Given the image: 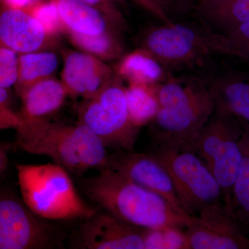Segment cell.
Returning a JSON list of instances; mask_svg holds the SVG:
<instances>
[{
    "instance_id": "obj_1",
    "label": "cell",
    "mask_w": 249,
    "mask_h": 249,
    "mask_svg": "<svg viewBox=\"0 0 249 249\" xmlns=\"http://www.w3.org/2000/svg\"><path fill=\"white\" fill-rule=\"evenodd\" d=\"M160 109L148 124L157 148L192 152L214 111L209 85L199 77L168 78L157 84Z\"/></svg>"
},
{
    "instance_id": "obj_2",
    "label": "cell",
    "mask_w": 249,
    "mask_h": 249,
    "mask_svg": "<svg viewBox=\"0 0 249 249\" xmlns=\"http://www.w3.org/2000/svg\"><path fill=\"white\" fill-rule=\"evenodd\" d=\"M16 130L14 147L31 155L48 157L76 175L107 167V147L92 131L80 121L74 124L49 119L22 121Z\"/></svg>"
},
{
    "instance_id": "obj_3",
    "label": "cell",
    "mask_w": 249,
    "mask_h": 249,
    "mask_svg": "<svg viewBox=\"0 0 249 249\" xmlns=\"http://www.w3.org/2000/svg\"><path fill=\"white\" fill-rule=\"evenodd\" d=\"M84 193L101 209L142 229H185L191 216L159 195L136 184L109 168L99 170L82 182Z\"/></svg>"
},
{
    "instance_id": "obj_4",
    "label": "cell",
    "mask_w": 249,
    "mask_h": 249,
    "mask_svg": "<svg viewBox=\"0 0 249 249\" xmlns=\"http://www.w3.org/2000/svg\"><path fill=\"white\" fill-rule=\"evenodd\" d=\"M22 199L47 220L86 219L98 209L84 202L68 171L55 163L16 165Z\"/></svg>"
},
{
    "instance_id": "obj_5",
    "label": "cell",
    "mask_w": 249,
    "mask_h": 249,
    "mask_svg": "<svg viewBox=\"0 0 249 249\" xmlns=\"http://www.w3.org/2000/svg\"><path fill=\"white\" fill-rule=\"evenodd\" d=\"M201 24L172 21L145 28L139 35V47L168 72L202 66L212 55H223V51L221 34Z\"/></svg>"
},
{
    "instance_id": "obj_6",
    "label": "cell",
    "mask_w": 249,
    "mask_h": 249,
    "mask_svg": "<svg viewBox=\"0 0 249 249\" xmlns=\"http://www.w3.org/2000/svg\"><path fill=\"white\" fill-rule=\"evenodd\" d=\"M126 87L117 75L78 107V121L89 127L106 147L132 151L139 132L129 119Z\"/></svg>"
},
{
    "instance_id": "obj_7",
    "label": "cell",
    "mask_w": 249,
    "mask_h": 249,
    "mask_svg": "<svg viewBox=\"0 0 249 249\" xmlns=\"http://www.w3.org/2000/svg\"><path fill=\"white\" fill-rule=\"evenodd\" d=\"M169 174L181 207L190 216L224 202L222 190L207 165L196 153L158 149L152 153Z\"/></svg>"
},
{
    "instance_id": "obj_8",
    "label": "cell",
    "mask_w": 249,
    "mask_h": 249,
    "mask_svg": "<svg viewBox=\"0 0 249 249\" xmlns=\"http://www.w3.org/2000/svg\"><path fill=\"white\" fill-rule=\"evenodd\" d=\"M60 235L11 191L0 189V249L60 247Z\"/></svg>"
},
{
    "instance_id": "obj_9",
    "label": "cell",
    "mask_w": 249,
    "mask_h": 249,
    "mask_svg": "<svg viewBox=\"0 0 249 249\" xmlns=\"http://www.w3.org/2000/svg\"><path fill=\"white\" fill-rule=\"evenodd\" d=\"M185 231L188 249H249V237L224 202L191 216Z\"/></svg>"
},
{
    "instance_id": "obj_10",
    "label": "cell",
    "mask_w": 249,
    "mask_h": 249,
    "mask_svg": "<svg viewBox=\"0 0 249 249\" xmlns=\"http://www.w3.org/2000/svg\"><path fill=\"white\" fill-rule=\"evenodd\" d=\"M143 229L131 225L101 209L84 219L76 247L83 249H144Z\"/></svg>"
},
{
    "instance_id": "obj_11",
    "label": "cell",
    "mask_w": 249,
    "mask_h": 249,
    "mask_svg": "<svg viewBox=\"0 0 249 249\" xmlns=\"http://www.w3.org/2000/svg\"><path fill=\"white\" fill-rule=\"evenodd\" d=\"M106 168L114 170L136 184L159 195L175 209L185 213L175 193L169 174L152 154L132 151L109 154Z\"/></svg>"
},
{
    "instance_id": "obj_12",
    "label": "cell",
    "mask_w": 249,
    "mask_h": 249,
    "mask_svg": "<svg viewBox=\"0 0 249 249\" xmlns=\"http://www.w3.org/2000/svg\"><path fill=\"white\" fill-rule=\"evenodd\" d=\"M52 35L27 8L6 5L0 11V46L18 54L52 50L56 45Z\"/></svg>"
},
{
    "instance_id": "obj_13",
    "label": "cell",
    "mask_w": 249,
    "mask_h": 249,
    "mask_svg": "<svg viewBox=\"0 0 249 249\" xmlns=\"http://www.w3.org/2000/svg\"><path fill=\"white\" fill-rule=\"evenodd\" d=\"M62 83L70 96L93 97L116 73L106 61L80 51H62Z\"/></svg>"
},
{
    "instance_id": "obj_14",
    "label": "cell",
    "mask_w": 249,
    "mask_h": 249,
    "mask_svg": "<svg viewBox=\"0 0 249 249\" xmlns=\"http://www.w3.org/2000/svg\"><path fill=\"white\" fill-rule=\"evenodd\" d=\"M64 34L99 35L124 28L98 8L81 0H53Z\"/></svg>"
},
{
    "instance_id": "obj_15",
    "label": "cell",
    "mask_w": 249,
    "mask_h": 249,
    "mask_svg": "<svg viewBox=\"0 0 249 249\" xmlns=\"http://www.w3.org/2000/svg\"><path fill=\"white\" fill-rule=\"evenodd\" d=\"M69 96L61 80L54 76L33 85L20 96L21 121L49 119L61 109Z\"/></svg>"
},
{
    "instance_id": "obj_16",
    "label": "cell",
    "mask_w": 249,
    "mask_h": 249,
    "mask_svg": "<svg viewBox=\"0 0 249 249\" xmlns=\"http://www.w3.org/2000/svg\"><path fill=\"white\" fill-rule=\"evenodd\" d=\"M214 110L228 113L249 124V77L226 75L209 85Z\"/></svg>"
},
{
    "instance_id": "obj_17",
    "label": "cell",
    "mask_w": 249,
    "mask_h": 249,
    "mask_svg": "<svg viewBox=\"0 0 249 249\" xmlns=\"http://www.w3.org/2000/svg\"><path fill=\"white\" fill-rule=\"evenodd\" d=\"M201 22L224 34L249 19V0H199L196 6Z\"/></svg>"
},
{
    "instance_id": "obj_18",
    "label": "cell",
    "mask_w": 249,
    "mask_h": 249,
    "mask_svg": "<svg viewBox=\"0 0 249 249\" xmlns=\"http://www.w3.org/2000/svg\"><path fill=\"white\" fill-rule=\"evenodd\" d=\"M114 70L128 85L158 84L164 81L170 73L150 52L140 47L124 54Z\"/></svg>"
},
{
    "instance_id": "obj_19",
    "label": "cell",
    "mask_w": 249,
    "mask_h": 249,
    "mask_svg": "<svg viewBox=\"0 0 249 249\" xmlns=\"http://www.w3.org/2000/svg\"><path fill=\"white\" fill-rule=\"evenodd\" d=\"M242 133V131L224 141L208 166L222 190L224 204L230 209L232 186L242 164L240 144Z\"/></svg>"
},
{
    "instance_id": "obj_20",
    "label": "cell",
    "mask_w": 249,
    "mask_h": 249,
    "mask_svg": "<svg viewBox=\"0 0 249 249\" xmlns=\"http://www.w3.org/2000/svg\"><path fill=\"white\" fill-rule=\"evenodd\" d=\"M58 57L52 50L18 54V76L16 93L20 97L30 87L53 76L58 70Z\"/></svg>"
},
{
    "instance_id": "obj_21",
    "label": "cell",
    "mask_w": 249,
    "mask_h": 249,
    "mask_svg": "<svg viewBox=\"0 0 249 249\" xmlns=\"http://www.w3.org/2000/svg\"><path fill=\"white\" fill-rule=\"evenodd\" d=\"M242 164L232 186L231 209L242 227H249V124L240 120Z\"/></svg>"
},
{
    "instance_id": "obj_22",
    "label": "cell",
    "mask_w": 249,
    "mask_h": 249,
    "mask_svg": "<svg viewBox=\"0 0 249 249\" xmlns=\"http://www.w3.org/2000/svg\"><path fill=\"white\" fill-rule=\"evenodd\" d=\"M121 31H110L99 35H80L66 33L72 45L103 61L119 60L124 55V47Z\"/></svg>"
},
{
    "instance_id": "obj_23",
    "label": "cell",
    "mask_w": 249,
    "mask_h": 249,
    "mask_svg": "<svg viewBox=\"0 0 249 249\" xmlns=\"http://www.w3.org/2000/svg\"><path fill=\"white\" fill-rule=\"evenodd\" d=\"M126 101L131 123L137 128L148 124L160 109L157 84H130L126 87Z\"/></svg>"
},
{
    "instance_id": "obj_24",
    "label": "cell",
    "mask_w": 249,
    "mask_h": 249,
    "mask_svg": "<svg viewBox=\"0 0 249 249\" xmlns=\"http://www.w3.org/2000/svg\"><path fill=\"white\" fill-rule=\"evenodd\" d=\"M144 249H188L185 229L166 227L143 229Z\"/></svg>"
},
{
    "instance_id": "obj_25",
    "label": "cell",
    "mask_w": 249,
    "mask_h": 249,
    "mask_svg": "<svg viewBox=\"0 0 249 249\" xmlns=\"http://www.w3.org/2000/svg\"><path fill=\"white\" fill-rule=\"evenodd\" d=\"M222 35L223 55L249 62V19Z\"/></svg>"
},
{
    "instance_id": "obj_26",
    "label": "cell",
    "mask_w": 249,
    "mask_h": 249,
    "mask_svg": "<svg viewBox=\"0 0 249 249\" xmlns=\"http://www.w3.org/2000/svg\"><path fill=\"white\" fill-rule=\"evenodd\" d=\"M26 8L32 13L52 35L57 37L60 33H63L56 4L53 0L49 2H38L37 1Z\"/></svg>"
},
{
    "instance_id": "obj_27",
    "label": "cell",
    "mask_w": 249,
    "mask_h": 249,
    "mask_svg": "<svg viewBox=\"0 0 249 249\" xmlns=\"http://www.w3.org/2000/svg\"><path fill=\"white\" fill-rule=\"evenodd\" d=\"M18 76V53L0 46V88L14 86Z\"/></svg>"
},
{
    "instance_id": "obj_28",
    "label": "cell",
    "mask_w": 249,
    "mask_h": 249,
    "mask_svg": "<svg viewBox=\"0 0 249 249\" xmlns=\"http://www.w3.org/2000/svg\"><path fill=\"white\" fill-rule=\"evenodd\" d=\"M98 8L107 15L123 28L125 27L126 21L122 11L118 6L117 0H81Z\"/></svg>"
},
{
    "instance_id": "obj_29",
    "label": "cell",
    "mask_w": 249,
    "mask_h": 249,
    "mask_svg": "<svg viewBox=\"0 0 249 249\" xmlns=\"http://www.w3.org/2000/svg\"><path fill=\"white\" fill-rule=\"evenodd\" d=\"M136 4L155 16L161 22H172V19L156 0H132Z\"/></svg>"
},
{
    "instance_id": "obj_30",
    "label": "cell",
    "mask_w": 249,
    "mask_h": 249,
    "mask_svg": "<svg viewBox=\"0 0 249 249\" xmlns=\"http://www.w3.org/2000/svg\"><path fill=\"white\" fill-rule=\"evenodd\" d=\"M20 124L19 114L14 112L11 108L0 109V129H16Z\"/></svg>"
},
{
    "instance_id": "obj_31",
    "label": "cell",
    "mask_w": 249,
    "mask_h": 249,
    "mask_svg": "<svg viewBox=\"0 0 249 249\" xmlns=\"http://www.w3.org/2000/svg\"><path fill=\"white\" fill-rule=\"evenodd\" d=\"M13 147H14L13 144L0 142V177L7 167L9 152Z\"/></svg>"
},
{
    "instance_id": "obj_32",
    "label": "cell",
    "mask_w": 249,
    "mask_h": 249,
    "mask_svg": "<svg viewBox=\"0 0 249 249\" xmlns=\"http://www.w3.org/2000/svg\"><path fill=\"white\" fill-rule=\"evenodd\" d=\"M6 5L15 8H26L34 4V0H4Z\"/></svg>"
},
{
    "instance_id": "obj_33",
    "label": "cell",
    "mask_w": 249,
    "mask_h": 249,
    "mask_svg": "<svg viewBox=\"0 0 249 249\" xmlns=\"http://www.w3.org/2000/svg\"><path fill=\"white\" fill-rule=\"evenodd\" d=\"M10 95L7 89L0 88V109H9Z\"/></svg>"
},
{
    "instance_id": "obj_34",
    "label": "cell",
    "mask_w": 249,
    "mask_h": 249,
    "mask_svg": "<svg viewBox=\"0 0 249 249\" xmlns=\"http://www.w3.org/2000/svg\"><path fill=\"white\" fill-rule=\"evenodd\" d=\"M158 2V4L164 9L165 12L167 13L166 9L171 6L172 4H175L178 3V1H181V0H156ZM169 16V15H168Z\"/></svg>"
}]
</instances>
